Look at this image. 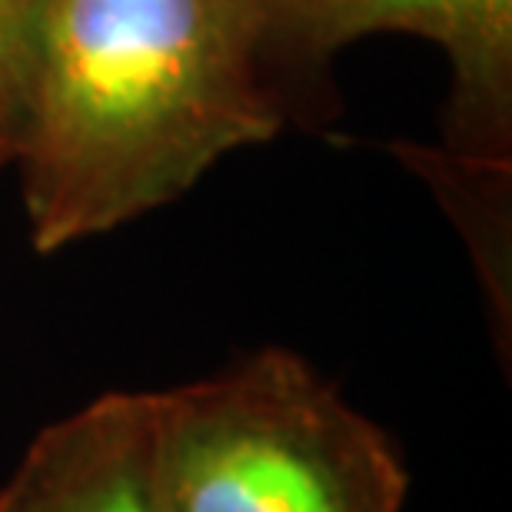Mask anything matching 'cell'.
Masks as SVG:
<instances>
[{"label":"cell","mask_w":512,"mask_h":512,"mask_svg":"<svg viewBox=\"0 0 512 512\" xmlns=\"http://www.w3.org/2000/svg\"><path fill=\"white\" fill-rule=\"evenodd\" d=\"M280 127L253 0H47L10 160L30 243L104 237Z\"/></svg>","instance_id":"6da1fadb"},{"label":"cell","mask_w":512,"mask_h":512,"mask_svg":"<svg viewBox=\"0 0 512 512\" xmlns=\"http://www.w3.org/2000/svg\"><path fill=\"white\" fill-rule=\"evenodd\" d=\"M163 512H403L409 473L380 423L283 346L150 393Z\"/></svg>","instance_id":"7a4b0ae2"},{"label":"cell","mask_w":512,"mask_h":512,"mask_svg":"<svg viewBox=\"0 0 512 512\" xmlns=\"http://www.w3.org/2000/svg\"><path fill=\"white\" fill-rule=\"evenodd\" d=\"M266 64H323L360 37L413 34L453 70L443 180L463 197L486 286L506 300V207L512 167V0H253Z\"/></svg>","instance_id":"3957f363"},{"label":"cell","mask_w":512,"mask_h":512,"mask_svg":"<svg viewBox=\"0 0 512 512\" xmlns=\"http://www.w3.org/2000/svg\"><path fill=\"white\" fill-rule=\"evenodd\" d=\"M47 0H0V167L14 160Z\"/></svg>","instance_id":"5b68a950"},{"label":"cell","mask_w":512,"mask_h":512,"mask_svg":"<svg viewBox=\"0 0 512 512\" xmlns=\"http://www.w3.org/2000/svg\"><path fill=\"white\" fill-rule=\"evenodd\" d=\"M0 512H163L150 393H104L30 439Z\"/></svg>","instance_id":"277c9868"}]
</instances>
